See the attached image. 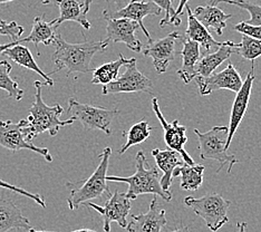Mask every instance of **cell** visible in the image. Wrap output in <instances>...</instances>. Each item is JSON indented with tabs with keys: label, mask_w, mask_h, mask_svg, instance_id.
Returning <instances> with one entry per match:
<instances>
[{
	"label": "cell",
	"mask_w": 261,
	"mask_h": 232,
	"mask_svg": "<svg viewBox=\"0 0 261 232\" xmlns=\"http://www.w3.org/2000/svg\"><path fill=\"white\" fill-rule=\"evenodd\" d=\"M53 45L55 46V53L53 55V62L55 69L50 74H55L62 69L67 70V76L73 73H90L92 59L95 54L104 51L106 45L104 41H84L80 44H70L65 40L61 34H56Z\"/></svg>",
	"instance_id": "1"
},
{
	"label": "cell",
	"mask_w": 261,
	"mask_h": 232,
	"mask_svg": "<svg viewBox=\"0 0 261 232\" xmlns=\"http://www.w3.org/2000/svg\"><path fill=\"white\" fill-rule=\"evenodd\" d=\"M34 86L36 88L35 102L29 109L28 117L20 121L22 124L23 134H25V138L28 142H32L39 134L45 132H48L49 135L55 136L58 134L61 127L67 126V125L75 122L72 118L66 121H62L59 118L64 112L63 107L59 104L48 106L44 102L43 95H41L43 83L36 81L34 83Z\"/></svg>",
	"instance_id": "2"
},
{
	"label": "cell",
	"mask_w": 261,
	"mask_h": 232,
	"mask_svg": "<svg viewBox=\"0 0 261 232\" xmlns=\"http://www.w3.org/2000/svg\"><path fill=\"white\" fill-rule=\"evenodd\" d=\"M136 171L133 175L127 177L108 175L110 182H123L128 184L126 196L129 200H135L141 194H154L170 202L172 200V192L164 191L161 187V174L158 168H149L143 151L136 154Z\"/></svg>",
	"instance_id": "3"
},
{
	"label": "cell",
	"mask_w": 261,
	"mask_h": 232,
	"mask_svg": "<svg viewBox=\"0 0 261 232\" xmlns=\"http://www.w3.org/2000/svg\"><path fill=\"white\" fill-rule=\"evenodd\" d=\"M112 154L111 147H105L100 153V162L97 165L94 173L85 181H81L75 184H67L70 189L69 196L67 198V204L70 210L79 209L80 205H84L86 202L94 199L102 198L103 194L111 196V191L108 187V169L110 158Z\"/></svg>",
	"instance_id": "4"
},
{
	"label": "cell",
	"mask_w": 261,
	"mask_h": 232,
	"mask_svg": "<svg viewBox=\"0 0 261 232\" xmlns=\"http://www.w3.org/2000/svg\"><path fill=\"white\" fill-rule=\"evenodd\" d=\"M194 133L199 140V151L202 160H215L220 162V171L224 164H229L228 173L232 170L233 165L238 163V160L234 156H230L227 153V140L229 128L228 126H215L205 133L200 132L195 128Z\"/></svg>",
	"instance_id": "5"
},
{
	"label": "cell",
	"mask_w": 261,
	"mask_h": 232,
	"mask_svg": "<svg viewBox=\"0 0 261 232\" xmlns=\"http://www.w3.org/2000/svg\"><path fill=\"white\" fill-rule=\"evenodd\" d=\"M185 204L191 208L197 216L201 217L211 231L217 232L223 224L229 222L228 210L231 202L222 198L221 194L209 193L197 199L187 196Z\"/></svg>",
	"instance_id": "6"
},
{
	"label": "cell",
	"mask_w": 261,
	"mask_h": 232,
	"mask_svg": "<svg viewBox=\"0 0 261 232\" xmlns=\"http://www.w3.org/2000/svg\"><path fill=\"white\" fill-rule=\"evenodd\" d=\"M116 109L109 110L77 102L74 97L68 99L67 114L74 121H80L85 130H99L106 135L111 134V124L117 115Z\"/></svg>",
	"instance_id": "7"
},
{
	"label": "cell",
	"mask_w": 261,
	"mask_h": 232,
	"mask_svg": "<svg viewBox=\"0 0 261 232\" xmlns=\"http://www.w3.org/2000/svg\"><path fill=\"white\" fill-rule=\"evenodd\" d=\"M126 70L121 77L103 86L102 94H120V93H151L153 89L152 81L143 75L136 66V58H129L125 65Z\"/></svg>",
	"instance_id": "8"
},
{
	"label": "cell",
	"mask_w": 261,
	"mask_h": 232,
	"mask_svg": "<svg viewBox=\"0 0 261 232\" xmlns=\"http://www.w3.org/2000/svg\"><path fill=\"white\" fill-rule=\"evenodd\" d=\"M130 201L126 193L115 191L114 194L109 196V200L105 202L103 207H100L93 202H86L84 205L92 208L99 213L103 218V229L104 232H111V223L116 222L120 227L126 229L127 227V216L130 211Z\"/></svg>",
	"instance_id": "9"
},
{
	"label": "cell",
	"mask_w": 261,
	"mask_h": 232,
	"mask_svg": "<svg viewBox=\"0 0 261 232\" xmlns=\"http://www.w3.org/2000/svg\"><path fill=\"white\" fill-rule=\"evenodd\" d=\"M0 146L7 148L9 151L29 150L40 154L47 162H53V157L49 150L46 147H39L28 142L22 131V124L14 123L11 121H0Z\"/></svg>",
	"instance_id": "10"
},
{
	"label": "cell",
	"mask_w": 261,
	"mask_h": 232,
	"mask_svg": "<svg viewBox=\"0 0 261 232\" xmlns=\"http://www.w3.org/2000/svg\"><path fill=\"white\" fill-rule=\"evenodd\" d=\"M194 80L199 88V93L202 96L220 89H228L237 94L243 84L238 69L230 62L228 66L219 73H213L207 77H195Z\"/></svg>",
	"instance_id": "11"
},
{
	"label": "cell",
	"mask_w": 261,
	"mask_h": 232,
	"mask_svg": "<svg viewBox=\"0 0 261 232\" xmlns=\"http://www.w3.org/2000/svg\"><path fill=\"white\" fill-rule=\"evenodd\" d=\"M152 109L154 114L156 115L158 120L161 123L162 127L164 130V140L167 143L168 147L172 151L177 152L181 156V158L185 161V163L189 165H194L193 159L190 157V154L186 151L185 145L188 142V138L186 135L187 127L183 126L179 123V121L175 120L172 123H168L165 120L161 110H160L159 102L156 97L152 98Z\"/></svg>",
	"instance_id": "12"
},
{
	"label": "cell",
	"mask_w": 261,
	"mask_h": 232,
	"mask_svg": "<svg viewBox=\"0 0 261 232\" xmlns=\"http://www.w3.org/2000/svg\"><path fill=\"white\" fill-rule=\"evenodd\" d=\"M182 36L173 32L158 40H152L143 49V55L152 58L154 68L158 74L167 71L170 63L175 59L176 55V40H180Z\"/></svg>",
	"instance_id": "13"
},
{
	"label": "cell",
	"mask_w": 261,
	"mask_h": 232,
	"mask_svg": "<svg viewBox=\"0 0 261 232\" xmlns=\"http://www.w3.org/2000/svg\"><path fill=\"white\" fill-rule=\"evenodd\" d=\"M105 20L108 21V27H106V38L103 41L106 45L110 43H123L130 50L136 53L142 51L143 45L135 36V32L140 28L138 22L124 18L121 19L105 18Z\"/></svg>",
	"instance_id": "14"
},
{
	"label": "cell",
	"mask_w": 261,
	"mask_h": 232,
	"mask_svg": "<svg viewBox=\"0 0 261 232\" xmlns=\"http://www.w3.org/2000/svg\"><path fill=\"white\" fill-rule=\"evenodd\" d=\"M161 11L162 10L160 9L156 5H154L151 2H145V0H141V2H139V0H132L126 7H124L120 10H104L103 16L104 19L105 18H110V19H121V18H124V19H130L136 21L139 23L142 32L145 34V37L149 40V43H151V35L144 26L143 19L147 16H159L161 14Z\"/></svg>",
	"instance_id": "15"
},
{
	"label": "cell",
	"mask_w": 261,
	"mask_h": 232,
	"mask_svg": "<svg viewBox=\"0 0 261 232\" xmlns=\"http://www.w3.org/2000/svg\"><path fill=\"white\" fill-rule=\"evenodd\" d=\"M256 79L254 76V63H252V67L251 70L249 71L246 80L243 81V84L240 88V91L237 93L234 102L232 104V110H231V114H230V122H229V133H228V140H227V150L229 146L232 143V139L237 132V130L240 126L241 121L243 120V116H245L248 105H249V100H250L251 97V92H252V85H253V81Z\"/></svg>",
	"instance_id": "16"
},
{
	"label": "cell",
	"mask_w": 261,
	"mask_h": 232,
	"mask_svg": "<svg viewBox=\"0 0 261 232\" xmlns=\"http://www.w3.org/2000/svg\"><path fill=\"white\" fill-rule=\"evenodd\" d=\"M167 224L165 210L160 205L158 198L152 199L149 211L140 214H132V219L127 223V232H162Z\"/></svg>",
	"instance_id": "17"
},
{
	"label": "cell",
	"mask_w": 261,
	"mask_h": 232,
	"mask_svg": "<svg viewBox=\"0 0 261 232\" xmlns=\"http://www.w3.org/2000/svg\"><path fill=\"white\" fill-rule=\"evenodd\" d=\"M152 157L155 159L159 171L162 172V177L160 180L162 189L164 191H170L172 181H173L174 171L185 164V161H183L179 153L172 151L170 148L163 151L155 148V150L152 151Z\"/></svg>",
	"instance_id": "18"
},
{
	"label": "cell",
	"mask_w": 261,
	"mask_h": 232,
	"mask_svg": "<svg viewBox=\"0 0 261 232\" xmlns=\"http://www.w3.org/2000/svg\"><path fill=\"white\" fill-rule=\"evenodd\" d=\"M237 44L232 41H222V45L212 54H206V55L201 58L195 67V75L197 77H207L215 73V70L220 66L222 63L228 61L230 56L236 53Z\"/></svg>",
	"instance_id": "19"
},
{
	"label": "cell",
	"mask_w": 261,
	"mask_h": 232,
	"mask_svg": "<svg viewBox=\"0 0 261 232\" xmlns=\"http://www.w3.org/2000/svg\"><path fill=\"white\" fill-rule=\"evenodd\" d=\"M13 229L31 230L32 225L18 205L11 200L0 199V232H8Z\"/></svg>",
	"instance_id": "20"
},
{
	"label": "cell",
	"mask_w": 261,
	"mask_h": 232,
	"mask_svg": "<svg viewBox=\"0 0 261 232\" xmlns=\"http://www.w3.org/2000/svg\"><path fill=\"white\" fill-rule=\"evenodd\" d=\"M181 41L183 44L181 56H182V66L177 69V75L183 81L185 84H189L192 82L197 75H195V67L200 61L201 53L200 45L195 41L189 40L186 37H181Z\"/></svg>",
	"instance_id": "21"
},
{
	"label": "cell",
	"mask_w": 261,
	"mask_h": 232,
	"mask_svg": "<svg viewBox=\"0 0 261 232\" xmlns=\"http://www.w3.org/2000/svg\"><path fill=\"white\" fill-rule=\"evenodd\" d=\"M5 56H7L11 61L15 62L16 64L20 65V66L25 67L29 70H33L35 73H37L39 76H41L44 79V85H47L49 87L54 86V81L50 79V76L48 74H46L45 71L41 69L35 58L33 56L32 51L29 50L28 47L22 46L19 44V41L17 40V44L9 47L8 49H6L4 53Z\"/></svg>",
	"instance_id": "22"
},
{
	"label": "cell",
	"mask_w": 261,
	"mask_h": 232,
	"mask_svg": "<svg viewBox=\"0 0 261 232\" xmlns=\"http://www.w3.org/2000/svg\"><path fill=\"white\" fill-rule=\"evenodd\" d=\"M186 8L188 13V27L185 37L202 46L206 53H209L212 48H219V47L222 45V43L215 40L210 32L207 31L202 23H200L198 21L189 5L186 6Z\"/></svg>",
	"instance_id": "23"
},
{
	"label": "cell",
	"mask_w": 261,
	"mask_h": 232,
	"mask_svg": "<svg viewBox=\"0 0 261 232\" xmlns=\"http://www.w3.org/2000/svg\"><path fill=\"white\" fill-rule=\"evenodd\" d=\"M198 21L207 29L215 32L217 35L221 36L223 29L227 26V20H229L232 15L225 14L218 6H198L193 13Z\"/></svg>",
	"instance_id": "24"
},
{
	"label": "cell",
	"mask_w": 261,
	"mask_h": 232,
	"mask_svg": "<svg viewBox=\"0 0 261 232\" xmlns=\"http://www.w3.org/2000/svg\"><path fill=\"white\" fill-rule=\"evenodd\" d=\"M54 2L59 8V17L53 20L56 28L65 21H75L80 23L86 31L91 29L92 25L86 18L83 4L79 3L77 0H54Z\"/></svg>",
	"instance_id": "25"
},
{
	"label": "cell",
	"mask_w": 261,
	"mask_h": 232,
	"mask_svg": "<svg viewBox=\"0 0 261 232\" xmlns=\"http://www.w3.org/2000/svg\"><path fill=\"white\" fill-rule=\"evenodd\" d=\"M56 27L54 26V22L49 21L47 22L44 20V18L38 16L34 19L32 32L26 38L18 39L19 44L23 43H33L34 46L37 49V55L40 56V50L38 48L39 44H44L45 46L53 45L56 37Z\"/></svg>",
	"instance_id": "26"
},
{
	"label": "cell",
	"mask_w": 261,
	"mask_h": 232,
	"mask_svg": "<svg viewBox=\"0 0 261 232\" xmlns=\"http://www.w3.org/2000/svg\"><path fill=\"white\" fill-rule=\"evenodd\" d=\"M203 165H189L185 163L174 171L173 177L181 176L180 187L185 191H197L203 183Z\"/></svg>",
	"instance_id": "27"
},
{
	"label": "cell",
	"mask_w": 261,
	"mask_h": 232,
	"mask_svg": "<svg viewBox=\"0 0 261 232\" xmlns=\"http://www.w3.org/2000/svg\"><path fill=\"white\" fill-rule=\"evenodd\" d=\"M129 59H126L123 54L118 55V58L114 62L103 64L102 66L93 69V79L92 84L94 85H108L110 83L114 82L120 73V68L128 63Z\"/></svg>",
	"instance_id": "28"
},
{
	"label": "cell",
	"mask_w": 261,
	"mask_h": 232,
	"mask_svg": "<svg viewBox=\"0 0 261 232\" xmlns=\"http://www.w3.org/2000/svg\"><path fill=\"white\" fill-rule=\"evenodd\" d=\"M13 69L11 64L7 61H0V89L8 93L10 98L21 100L23 97V91L19 87L18 82L10 76Z\"/></svg>",
	"instance_id": "29"
},
{
	"label": "cell",
	"mask_w": 261,
	"mask_h": 232,
	"mask_svg": "<svg viewBox=\"0 0 261 232\" xmlns=\"http://www.w3.org/2000/svg\"><path fill=\"white\" fill-rule=\"evenodd\" d=\"M151 130L152 127L149 125V122L147 121H141L139 123L134 124L132 127L128 130V132H124V135H126V143L124 144L121 150H120V156H123L130 146L133 145H138L146 141L150 138L151 135Z\"/></svg>",
	"instance_id": "30"
},
{
	"label": "cell",
	"mask_w": 261,
	"mask_h": 232,
	"mask_svg": "<svg viewBox=\"0 0 261 232\" xmlns=\"http://www.w3.org/2000/svg\"><path fill=\"white\" fill-rule=\"evenodd\" d=\"M236 53L239 54L242 58L253 63L261 56V40L253 39L243 35L240 43L237 44Z\"/></svg>",
	"instance_id": "31"
},
{
	"label": "cell",
	"mask_w": 261,
	"mask_h": 232,
	"mask_svg": "<svg viewBox=\"0 0 261 232\" xmlns=\"http://www.w3.org/2000/svg\"><path fill=\"white\" fill-rule=\"evenodd\" d=\"M230 4L241 9L247 10L250 14V19L246 21L249 25L261 27V6L248 2V0H220V4Z\"/></svg>",
	"instance_id": "32"
},
{
	"label": "cell",
	"mask_w": 261,
	"mask_h": 232,
	"mask_svg": "<svg viewBox=\"0 0 261 232\" xmlns=\"http://www.w3.org/2000/svg\"><path fill=\"white\" fill-rule=\"evenodd\" d=\"M151 3L156 5L158 7L165 11V16L160 21V27L163 28L167 25H174L175 9L173 8V0H151Z\"/></svg>",
	"instance_id": "33"
},
{
	"label": "cell",
	"mask_w": 261,
	"mask_h": 232,
	"mask_svg": "<svg viewBox=\"0 0 261 232\" xmlns=\"http://www.w3.org/2000/svg\"><path fill=\"white\" fill-rule=\"evenodd\" d=\"M23 34V27L18 25L16 21H5L0 19V36H8L11 43L18 40Z\"/></svg>",
	"instance_id": "34"
},
{
	"label": "cell",
	"mask_w": 261,
	"mask_h": 232,
	"mask_svg": "<svg viewBox=\"0 0 261 232\" xmlns=\"http://www.w3.org/2000/svg\"><path fill=\"white\" fill-rule=\"evenodd\" d=\"M0 188L6 189V190H9V191H13V192H16V193H19V194H21L23 196H27V198L34 200L40 207L46 208V202L44 201L43 198H41L40 194H36V193L34 194V193L28 192V191H26V190H23L21 188L15 187V186H13V184H10L8 182H5L4 180H2V178H0Z\"/></svg>",
	"instance_id": "35"
},
{
	"label": "cell",
	"mask_w": 261,
	"mask_h": 232,
	"mask_svg": "<svg viewBox=\"0 0 261 232\" xmlns=\"http://www.w3.org/2000/svg\"><path fill=\"white\" fill-rule=\"evenodd\" d=\"M233 29L242 35L248 36V37L261 40V27L260 26H252L249 25L246 21H241L234 25Z\"/></svg>",
	"instance_id": "36"
},
{
	"label": "cell",
	"mask_w": 261,
	"mask_h": 232,
	"mask_svg": "<svg viewBox=\"0 0 261 232\" xmlns=\"http://www.w3.org/2000/svg\"><path fill=\"white\" fill-rule=\"evenodd\" d=\"M189 0H179V5H177V7L175 9V15H174V25L175 26H180L181 25V18L180 16L183 14V8L186 7L188 5Z\"/></svg>",
	"instance_id": "37"
},
{
	"label": "cell",
	"mask_w": 261,
	"mask_h": 232,
	"mask_svg": "<svg viewBox=\"0 0 261 232\" xmlns=\"http://www.w3.org/2000/svg\"><path fill=\"white\" fill-rule=\"evenodd\" d=\"M113 2L115 3V6H116V9L120 10L124 7H126V6L132 2V0H113Z\"/></svg>",
	"instance_id": "38"
},
{
	"label": "cell",
	"mask_w": 261,
	"mask_h": 232,
	"mask_svg": "<svg viewBox=\"0 0 261 232\" xmlns=\"http://www.w3.org/2000/svg\"><path fill=\"white\" fill-rule=\"evenodd\" d=\"M29 232H55V231H45V230H36L32 228L31 230H29ZM69 232H96L94 230H91V229H80V230H74V231H69Z\"/></svg>",
	"instance_id": "39"
},
{
	"label": "cell",
	"mask_w": 261,
	"mask_h": 232,
	"mask_svg": "<svg viewBox=\"0 0 261 232\" xmlns=\"http://www.w3.org/2000/svg\"><path fill=\"white\" fill-rule=\"evenodd\" d=\"M16 44H17V41H14V43H10V44H0V55H3L6 49H8L9 47L14 46Z\"/></svg>",
	"instance_id": "40"
},
{
	"label": "cell",
	"mask_w": 261,
	"mask_h": 232,
	"mask_svg": "<svg viewBox=\"0 0 261 232\" xmlns=\"http://www.w3.org/2000/svg\"><path fill=\"white\" fill-rule=\"evenodd\" d=\"M92 3H93V0H84V3H83V7H84V13L85 14H87L88 10H90Z\"/></svg>",
	"instance_id": "41"
},
{
	"label": "cell",
	"mask_w": 261,
	"mask_h": 232,
	"mask_svg": "<svg viewBox=\"0 0 261 232\" xmlns=\"http://www.w3.org/2000/svg\"><path fill=\"white\" fill-rule=\"evenodd\" d=\"M237 228H238V232H246L247 223L246 222H239L237 224Z\"/></svg>",
	"instance_id": "42"
},
{
	"label": "cell",
	"mask_w": 261,
	"mask_h": 232,
	"mask_svg": "<svg viewBox=\"0 0 261 232\" xmlns=\"http://www.w3.org/2000/svg\"><path fill=\"white\" fill-rule=\"evenodd\" d=\"M11 2H15V0H0V4H8ZM40 2L44 5H48L50 3V0H40Z\"/></svg>",
	"instance_id": "43"
},
{
	"label": "cell",
	"mask_w": 261,
	"mask_h": 232,
	"mask_svg": "<svg viewBox=\"0 0 261 232\" xmlns=\"http://www.w3.org/2000/svg\"><path fill=\"white\" fill-rule=\"evenodd\" d=\"M170 232H190V228L188 227V225H186V227H181L179 229L173 230V231H170Z\"/></svg>",
	"instance_id": "44"
},
{
	"label": "cell",
	"mask_w": 261,
	"mask_h": 232,
	"mask_svg": "<svg viewBox=\"0 0 261 232\" xmlns=\"http://www.w3.org/2000/svg\"><path fill=\"white\" fill-rule=\"evenodd\" d=\"M220 4V0H209V6H218Z\"/></svg>",
	"instance_id": "45"
}]
</instances>
